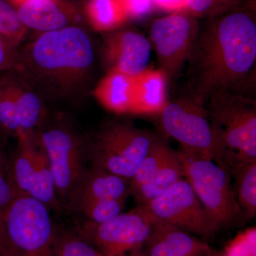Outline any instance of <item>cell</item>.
<instances>
[{
	"mask_svg": "<svg viewBox=\"0 0 256 256\" xmlns=\"http://www.w3.org/2000/svg\"><path fill=\"white\" fill-rule=\"evenodd\" d=\"M150 220V230L143 246L148 256H206L212 254L208 244L200 237Z\"/></svg>",
	"mask_w": 256,
	"mask_h": 256,
	"instance_id": "16",
	"label": "cell"
},
{
	"mask_svg": "<svg viewBox=\"0 0 256 256\" xmlns=\"http://www.w3.org/2000/svg\"><path fill=\"white\" fill-rule=\"evenodd\" d=\"M158 138L127 122H110L96 134L88 154L94 166L130 180Z\"/></svg>",
	"mask_w": 256,
	"mask_h": 256,
	"instance_id": "5",
	"label": "cell"
},
{
	"mask_svg": "<svg viewBox=\"0 0 256 256\" xmlns=\"http://www.w3.org/2000/svg\"><path fill=\"white\" fill-rule=\"evenodd\" d=\"M151 220L208 238L220 229L212 222L184 178L144 204H138Z\"/></svg>",
	"mask_w": 256,
	"mask_h": 256,
	"instance_id": "7",
	"label": "cell"
},
{
	"mask_svg": "<svg viewBox=\"0 0 256 256\" xmlns=\"http://www.w3.org/2000/svg\"><path fill=\"white\" fill-rule=\"evenodd\" d=\"M84 15L98 32L116 31L128 20L120 0H88Z\"/></svg>",
	"mask_w": 256,
	"mask_h": 256,
	"instance_id": "22",
	"label": "cell"
},
{
	"mask_svg": "<svg viewBox=\"0 0 256 256\" xmlns=\"http://www.w3.org/2000/svg\"><path fill=\"white\" fill-rule=\"evenodd\" d=\"M16 46L0 35V72L16 68L18 52Z\"/></svg>",
	"mask_w": 256,
	"mask_h": 256,
	"instance_id": "30",
	"label": "cell"
},
{
	"mask_svg": "<svg viewBox=\"0 0 256 256\" xmlns=\"http://www.w3.org/2000/svg\"><path fill=\"white\" fill-rule=\"evenodd\" d=\"M28 28L22 23L14 5L0 0V35L18 46L24 38Z\"/></svg>",
	"mask_w": 256,
	"mask_h": 256,
	"instance_id": "24",
	"label": "cell"
},
{
	"mask_svg": "<svg viewBox=\"0 0 256 256\" xmlns=\"http://www.w3.org/2000/svg\"><path fill=\"white\" fill-rule=\"evenodd\" d=\"M45 117L40 96L16 79L0 80V126L16 137L35 132Z\"/></svg>",
	"mask_w": 256,
	"mask_h": 256,
	"instance_id": "13",
	"label": "cell"
},
{
	"mask_svg": "<svg viewBox=\"0 0 256 256\" xmlns=\"http://www.w3.org/2000/svg\"><path fill=\"white\" fill-rule=\"evenodd\" d=\"M206 256H224L223 255H220V254H214L213 252H212V254H210V255H208Z\"/></svg>",
	"mask_w": 256,
	"mask_h": 256,
	"instance_id": "36",
	"label": "cell"
},
{
	"mask_svg": "<svg viewBox=\"0 0 256 256\" xmlns=\"http://www.w3.org/2000/svg\"><path fill=\"white\" fill-rule=\"evenodd\" d=\"M225 8L220 0H188L185 10L194 16H210L212 18L222 14Z\"/></svg>",
	"mask_w": 256,
	"mask_h": 256,
	"instance_id": "28",
	"label": "cell"
},
{
	"mask_svg": "<svg viewBox=\"0 0 256 256\" xmlns=\"http://www.w3.org/2000/svg\"><path fill=\"white\" fill-rule=\"evenodd\" d=\"M220 150V159H256V104L248 94L222 92L204 105Z\"/></svg>",
	"mask_w": 256,
	"mask_h": 256,
	"instance_id": "3",
	"label": "cell"
},
{
	"mask_svg": "<svg viewBox=\"0 0 256 256\" xmlns=\"http://www.w3.org/2000/svg\"><path fill=\"white\" fill-rule=\"evenodd\" d=\"M94 63L92 38L80 26L40 33L18 53L25 79L50 92H75L87 82Z\"/></svg>",
	"mask_w": 256,
	"mask_h": 256,
	"instance_id": "2",
	"label": "cell"
},
{
	"mask_svg": "<svg viewBox=\"0 0 256 256\" xmlns=\"http://www.w3.org/2000/svg\"><path fill=\"white\" fill-rule=\"evenodd\" d=\"M162 127L180 148L218 161L220 150L205 106L186 97L168 102L160 112Z\"/></svg>",
	"mask_w": 256,
	"mask_h": 256,
	"instance_id": "8",
	"label": "cell"
},
{
	"mask_svg": "<svg viewBox=\"0 0 256 256\" xmlns=\"http://www.w3.org/2000/svg\"><path fill=\"white\" fill-rule=\"evenodd\" d=\"M172 150L171 146L159 138L154 141L136 174L130 180V196H132L134 192L150 180Z\"/></svg>",
	"mask_w": 256,
	"mask_h": 256,
	"instance_id": "23",
	"label": "cell"
},
{
	"mask_svg": "<svg viewBox=\"0 0 256 256\" xmlns=\"http://www.w3.org/2000/svg\"><path fill=\"white\" fill-rule=\"evenodd\" d=\"M129 180L94 166L86 170L69 201L74 206L92 202H127Z\"/></svg>",
	"mask_w": 256,
	"mask_h": 256,
	"instance_id": "17",
	"label": "cell"
},
{
	"mask_svg": "<svg viewBox=\"0 0 256 256\" xmlns=\"http://www.w3.org/2000/svg\"><path fill=\"white\" fill-rule=\"evenodd\" d=\"M55 256H100L94 246L80 234L55 235Z\"/></svg>",
	"mask_w": 256,
	"mask_h": 256,
	"instance_id": "25",
	"label": "cell"
},
{
	"mask_svg": "<svg viewBox=\"0 0 256 256\" xmlns=\"http://www.w3.org/2000/svg\"><path fill=\"white\" fill-rule=\"evenodd\" d=\"M168 78L160 69L148 68L134 77V114H160L168 101Z\"/></svg>",
	"mask_w": 256,
	"mask_h": 256,
	"instance_id": "19",
	"label": "cell"
},
{
	"mask_svg": "<svg viewBox=\"0 0 256 256\" xmlns=\"http://www.w3.org/2000/svg\"><path fill=\"white\" fill-rule=\"evenodd\" d=\"M12 4L14 5L15 8L18 6V5L24 4V3L26 2L32 1V0H9Z\"/></svg>",
	"mask_w": 256,
	"mask_h": 256,
	"instance_id": "35",
	"label": "cell"
},
{
	"mask_svg": "<svg viewBox=\"0 0 256 256\" xmlns=\"http://www.w3.org/2000/svg\"><path fill=\"white\" fill-rule=\"evenodd\" d=\"M188 0H153L156 8L172 12L186 10Z\"/></svg>",
	"mask_w": 256,
	"mask_h": 256,
	"instance_id": "31",
	"label": "cell"
},
{
	"mask_svg": "<svg viewBox=\"0 0 256 256\" xmlns=\"http://www.w3.org/2000/svg\"><path fill=\"white\" fill-rule=\"evenodd\" d=\"M186 63L185 97L197 104L222 92L248 94L256 70L254 16L234 10L210 18L198 28Z\"/></svg>",
	"mask_w": 256,
	"mask_h": 256,
	"instance_id": "1",
	"label": "cell"
},
{
	"mask_svg": "<svg viewBox=\"0 0 256 256\" xmlns=\"http://www.w3.org/2000/svg\"><path fill=\"white\" fill-rule=\"evenodd\" d=\"M15 8L22 23L40 33L80 26L82 13L65 0H32Z\"/></svg>",
	"mask_w": 256,
	"mask_h": 256,
	"instance_id": "15",
	"label": "cell"
},
{
	"mask_svg": "<svg viewBox=\"0 0 256 256\" xmlns=\"http://www.w3.org/2000/svg\"><path fill=\"white\" fill-rule=\"evenodd\" d=\"M184 178L188 182L212 222L222 228L240 213L228 172L214 160L180 148Z\"/></svg>",
	"mask_w": 256,
	"mask_h": 256,
	"instance_id": "4",
	"label": "cell"
},
{
	"mask_svg": "<svg viewBox=\"0 0 256 256\" xmlns=\"http://www.w3.org/2000/svg\"><path fill=\"white\" fill-rule=\"evenodd\" d=\"M184 178L178 151L172 150L150 180L132 195L138 204H144L159 196Z\"/></svg>",
	"mask_w": 256,
	"mask_h": 256,
	"instance_id": "21",
	"label": "cell"
},
{
	"mask_svg": "<svg viewBox=\"0 0 256 256\" xmlns=\"http://www.w3.org/2000/svg\"><path fill=\"white\" fill-rule=\"evenodd\" d=\"M37 134L50 162L57 198L69 200L86 171L82 141L63 126H50Z\"/></svg>",
	"mask_w": 256,
	"mask_h": 256,
	"instance_id": "9",
	"label": "cell"
},
{
	"mask_svg": "<svg viewBox=\"0 0 256 256\" xmlns=\"http://www.w3.org/2000/svg\"><path fill=\"white\" fill-rule=\"evenodd\" d=\"M98 102L117 114H134V77L108 70L94 90Z\"/></svg>",
	"mask_w": 256,
	"mask_h": 256,
	"instance_id": "18",
	"label": "cell"
},
{
	"mask_svg": "<svg viewBox=\"0 0 256 256\" xmlns=\"http://www.w3.org/2000/svg\"><path fill=\"white\" fill-rule=\"evenodd\" d=\"M0 256H18L6 236L2 213H0Z\"/></svg>",
	"mask_w": 256,
	"mask_h": 256,
	"instance_id": "32",
	"label": "cell"
},
{
	"mask_svg": "<svg viewBox=\"0 0 256 256\" xmlns=\"http://www.w3.org/2000/svg\"><path fill=\"white\" fill-rule=\"evenodd\" d=\"M18 194H20L10 178L9 162L6 161L0 150V213L3 214L5 208Z\"/></svg>",
	"mask_w": 256,
	"mask_h": 256,
	"instance_id": "26",
	"label": "cell"
},
{
	"mask_svg": "<svg viewBox=\"0 0 256 256\" xmlns=\"http://www.w3.org/2000/svg\"><path fill=\"white\" fill-rule=\"evenodd\" d=\"M150 228V220L138 205L102 223L87 220L80 234L100 256H124L143 247Z\"/></svg>",
	"mask_w": 256,
	"mask_h": 256,
	"instance_id": "10",
	"label": "cell"
},
{
	"mask_svg": "<svg viewBox=\"0 0 256 256\" xmlns=\"http://www.w3.org/2000/svg\"><path fill=\"white\" fill-rule=\"evenodd\" d=\"M255 227L238 234L224 256H256Z\"/></svg>",
	"mask_w": 256,
	"mask_h": 256,
	"instance_id": "27",
	"label": "cell"
},
{
	"mask_svg": "<svg viewBox=\"0 0 256 256\" xmlns=\"http://www.w3.org/2000/svg\"><path fill=\"white\" fill-rule=\"evenodd\" d=\"M234 180V192L248 218L256 214V159L226 158L220 163Z\"/></svg>",
	"mask_w": 256,
	"mask_h": 256,
	"instance_id": "20",
	"label": "cell"
},
{
	"mask_svg": "<svg viewBox=\"0 0 256 256\" xmlns=\"http://www.w3.org/2000/svg\"><path fill=\"white\" fill-rule=\"evenodd\" d=\"M124 256H148L146 252H144L143 247L140 248L136 249V250H133V252H129L127 255Z\"/></svg>",
	"mask_w": 256,
	"mask_h": 256,
	"instance_id": "33",
	"label": "cell"
},
{
	"mask_svg": "<svg viewBox=\"0 0 256 256\" xmlns=\"http://www.w3.org/2000/svg\"><path fill=\"white\" fill-rule=\"evenodd\" d=\"M5 232L18 256H55V233L48 207L18 194L3 212Z\"/></svg>",
	"mask_w": 256,
	"mask_h": 256,
	"instance_id": "6",
	"label": "cell"
},
{
	"mask_svg": "<svg viewBox=\"0 0 256 256\" xmlns=\"http://www.w3.org/2000/svg\"><path fill=\"white\" fill-rule=\"evenodd\" d=\"M198 28L193 15L182 12L152 24L149 40L156 52L158 69L168 80L176 76L188 62Z\"/></svg>",
	"mask_w": 256,
	"mask_h": 256,
	"instance_id": "11",
	"label": "cell"
},
{
	"mask_svg": "<svg viewBox=\"0 0 256 256\" xmlns=\"http://www.w3.org/2000/svg\"><path fill=\"white\" fill-rule=\"evenodd\" d=\"M151 44L144 35L132 30H116L106 38L104 53L110 69L136 77L148 68Z\"/></svg>",
	"mask_w": 256,
	"mask_h": 256,
	"instance_id": "14",
	"label": "cell"
},
{
	"mask_svg": "<svg viewBox=\"0 0 256 256\" xmlns=\"http://www.w3.org/2000/svg\"><path fill=\"white\" fill-rule=\"evenodd\" d=\"M128 20L146 18L156 8L153 0H120Z\"/></svg>",
	"mask_w": 256,
	"mask_h": 256,
	"instance_id": "29",
	"label": "cell"
},
{
	"mask_svg": "<svg viewBox=\"0 0 256 256\" xmlns=\"http://www.w3.org/2000/svg\"><path fill=\"white\" fill-rule=\"evenodd\" d=\"M18 138V148L9 162L14 188L20 194L42 202L50 201L55 196L54 180L38 134L28 133Z\"/></svg>",
	"mask_w": 256,
	"mask_h": 256,
	"instance_id": "12",
	"label": "cell"
},
{
	"mask_svg": "<svg viewBox=\"0 0 256 256\" xmlns=\"http://www.w3.org/2000/svg\"><path fill=\"white\" fill-rule=\"evenodd\" d=\"M225 6H230V5L238 4L240 0H220Z\"/></svg>",
	"mask_w": 256,
	"mask_h": 256,
	"instance_id": "34",
	"label": "cell"
}]
</instances>
